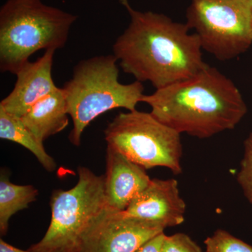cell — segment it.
<instances>
[{
    "label": "cell",
    "instance_id": "1",
    "mask_svg": "<svg viewBox=\"0 0 252 252\" xmlns=\"http://www.w3.org/2000/svg\"><path fill=\"white\" fill-rule=\"evenodd\" d=\"M130 22L113 45V53L126 74L157 89L193 77L207 65L198 37L187 24L166 15L135 10L119 0Z\"/></svg>",
    "mask_w": 252,
    "mask_h": 252
},
{
    "label": "cell",
    "instance_id": "2",
    "mask_svg": "<svg viewBox=\"0 0 252 252\" xmlns=\"http://www.w3.org/2000/svg\"><path fill=\"white\" fill-rule=\"evenodd\" d=\"M142 102L159 122L200 139L233 130L248 113L233 81L209 64L193 77L144 94Z\"/></svg>",
    "mask_w": 252,
    "mask_h": 252
},
{
    "label": "cell",
    "instance_id": "3",
    "mask_svg": "<svg viewBox=\"0 0 252 252\" xmlns=\"http://www.w3.org/2000/svg\"><path fill=\"white\" fill-rule=\"evenodd\" d=\"M78 16L41 0H6L0 9V69L16 74L40 50L65 46Z\"/></svg>",
    "mask_w": 252,
    "mask_h": 252
},
{
    "label": "cell",
    "instance_id": "4",
    "mask_svg": "<svg viewBox=\"0 0 252 252\" xmlns=\"http://www.w3.org/2000/svg\"><path fill=\"white\" fill-rule=\"evenodd\" d=\"M117 63L114 54L79 61L62 88L73 122L69 140L74 146L80 145L84 130L101 114L117 108L135 110L142 102L143 84L119 82Z\"/></svg>",
    "mask_w": 252,
    "mask_h": 252
},
{
    "label": "cell",
    "instance_id": "5",
    "mask_svg": "<svg viewBox=\"0 0 252 252\" xmlns=\"http://www.w3.org/2000/svg\"><path fill=\"white\" fill-rule=\"evenodd\" d=\"M78 174L79 180L73 188L53 191L49 228L28 251L79 252L83 233L107 204L104 176L95 175L85 167H79Z\"/></svg>",
    "mask_w": 252,
    "mask_h": 252
},
{
    "label": "cell",
    "instance_id": "6",
    "mask_svg": "<svg viewBox=\"0 0 252 252\" xmlns=\"http://www.w3.org/2000/svg\"><path fill=\"white\" fill-rule=\"evenodd\" d=\"M107 146L145 170L164 167L175 175L182 172L181 134L154 117L135 110L121 113L104 131Z\"/></svg>",
    "mask_w": 252,
    "mask_h": 252
},
{
    "label": "cell",
    "instance_id": "7",
    "mask_svg": "<svg viewBox=\"0 0 252 252\" xmlns=\"http://www.w3.org/2000/svg\"><path fill=\"white\" fill-rule=\"evenodd\" d=\"M186 24L203 50L230 61L252 46V0H191Z\"/></svg>",
    "mask_w": 252,
    "mask_h": 252
},
{
    "label": "cell",
    "instance_id": "8",
    "mask_svg": "<svg viewBox=\"0 0 252 252\" xmlns=\"http://www.w3.org/2000/svg\"><path fill=\"white\" fill-rule=\"evenodd\" d=\"M164 230L107 206L83 233L79 252H135Z\"/></svg>",
    "mask_w": 252,
    "mask_h": 252
},
{
    "label": "cell",
    "instance_id": "9",
    "mask_svg": "<svg viewBox=\"0 0 252 252\" xmlns=\"http://www.w3.org/2000/svg\"><path fill=\"white\" fill-rule=\"evenodd\" d=\"M124 212L165 229L184 223L186 203L181 197L178 182L175 179H152Z\"/></svg>",
    "mask_w": 252,
    "mask_h": 252
},
{
    "label": "cell",
    "instance_id": "10",
    "mask_svg": "<svg viewBox=\"0 0 252 252\" xmlns=\"http://www.w3.org/2000/svg\"><path fill=\"white\" fill-rule=\"evenodd\" d=\"M56 50L48 49L34 62L25 64L16 75L13 90L0 102V107L21 118L34 105L58 89L52 77Z\"/></svg>",
    "mask_w": 252,
    "mask_h": 252
},
{
    "label": "cell",
    "instance_id": "11",
    "mask_svg": "<svg viewBox=\"0 0 252 252\" xmlns=\"http://www.w3.org/2000/svg\"><path fill=\"white\" fill-rule=\"evenodd\" d=\"M146 170L107 146L106 172L103 175L107 206L117 211H125L151 182L152 179Z\"/></svg>",
    "mask_w": 252,
    "mask_h": 252
},
{
    "label": "cell",
    "instance_id": "12",
    "mask_svg": "<svg viewBox=\"0 0 252 252\" xmlns=\"http://www.w3.org/2000/svg\"><path fill=\"white\" fill-rule=\"evenodd\" d=\"M67 104L62 88H58L36 102L21 120L36 140L44 141L56 135L69 124Z\"/></svg>",
    "mask_w": 252,
    "mask_h": 252
},
{
    "label": "cell",
    "instance_id": "13",
    "mask_svg": "<svg viewBox=\"0 0 252 252\" xmlns=\"http://www.w3.org/2000/svg\"><path fill=\"white\" fill-rule=\"evenodd\" d=\"M0 138L16 142L29 150L45 170H56V162L46 152L44 144L36 140L23 124L21 118L6 112L0 107Z\"/></svg>",
    "mask_w": 252,
    "mask_h": 252
},
{
    "label": "cell",
    "instance_id": "14",
    "mask_svg": "<svg viewBox=\"0 0 252 252\" xmlns=\"http://www.w3.org/2000/svg\"><path fill=\"white\" fill-rule=\"evenodd\" d=\"M39 192L32 185L11 183L9 174L4 170L0 177V233L4 236L9 229L10 219L15 214L36 201Z\"/></svg>",
    "mask_w": 252,
    "mask_h": 252
},
{
    "label": "cell",
    "instance_id": "15",
    "mask_svg": "<svg viewBox=\"0 0 252 252\" xmlns=\"http://www.w3.org/2000/svg\"><path fill=\"white\" fill-rule=\"evenodd\" d=\"M206 252H252V247L224 230H216L204 242Z\"/></svg>",
    "mask_w": 252,
    "mask_h": 252
},
{
    "label": "cell",
    "instance_id": "16",
    "mask_svg": "<svg viewBox=\"0 0 252 252\" xmlns=\"http://www.w3.org/2000/svg\"><path fill=\"white\" fill-rule=\"evenodd\" d=\"M237 181L245 198L252 205V132L244 142V156Z\"/></svg>",
    "mask_w": 252,
    "mask_h": 252
},
{
    "label": "cell",
    "instance_id": "17",
    "mask_svg": "<svg viewBox=\"0 0 252 252\" xmlns=\"http://www.w3.org/2000/svg\"><path fill=\"white\" fill-rule=\"evenodd\" d=\"M162 252H203L202 249L189 235L179 233L165 235Z\"/></svg>",
    "mask_w": 252,
    "mask_h": 252
},
{
    "label": "cell",
    "instance_id": "18",
    "mask_svg": "<svg viewBox=\"0 0 252 252\" xmlns=\"http://www.w3.org/2000/svg\"><path fill=\"white\" fill-rule=\"evenodd\" d=\"M165 236L164 232L156 235L143 244L135 252H162V243Z\"/></svg>",
    "mask_w": 252,
    "mask_h": 252
},
{
    "label": "cell",
    "instance_id": "19",
    "mask_svg": "<svg viewBox=\"0 0 252 252\" xmlns=\"http://www.w3.org/2000/svg\"><path fill=\"white\" fill-rule=\"evenodd\" d=\"M0 252H31L30 251H24V250H20L17 248L9 245L7 243L3 240L2 239L0 240Z\"/></svg>",
    "mask_w": 252,
    "mask_h": 252
}]
</instances>
